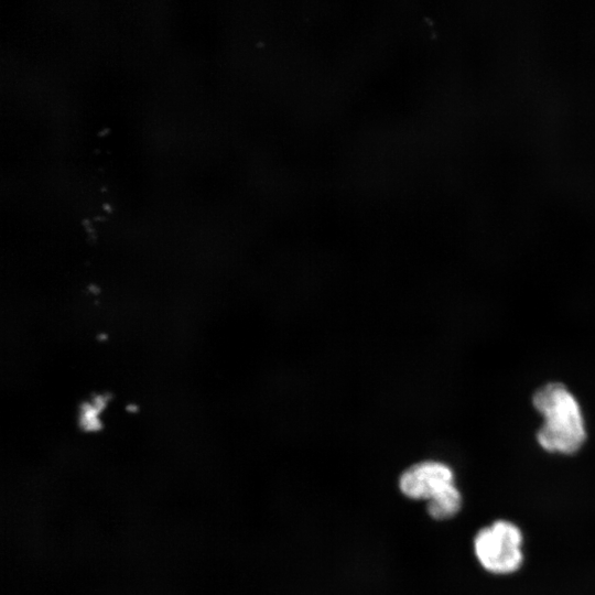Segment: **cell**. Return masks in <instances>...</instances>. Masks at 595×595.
<instances>
[{
  "mask_svg": "<svg viewBox=\"0 0 595 595\" xmlns=\"http://www.w3.org/2000/svg\"><path fill=\"white\" fill-rule=\"evenodd\" d=\"M533 405L544 418L537 433L540 446L559 454H574L583 445L586 431L575 397L561 383H549L533 396Z\"/></svg>",
  "mask_w": 595,
  "mask_h": 595,
  "instance_id": "1",
  "label": "cell"
},
{
  "mask_svg": "<svg viewBox=\"0 0 595 595\" xmlns=\"http://www.w3.org/2000/svg\"><path fill=\"white\" fill-rule=\"evenodd\" d=\"M399 486L407 497L428 500V512L434 519L452 518L461 509L462 496L453 470L441 462L414 464L401 475Z\"/></svg>",
  "mask_w": 595,
  "mask_h": 595,
  "instance_id": "2",
  "label": "cell"
},
{
  "mask_svg": "<svg viewBox=\"0 0 595 595\" xmlns=\"http://www.w3.org/2000/svg\"><path fill=\"white\" fill-rule=\"evenodd\" d=\"M523 536L508 520H496L482 528L474 538V552L480 566L491 574L505 575L518 571L523 562Z\"/></svg>",
  "mask_w": 595,
  "mask_h": 595,
  "instance_id": "3",
  "label": "cell"
}]
</instances>
